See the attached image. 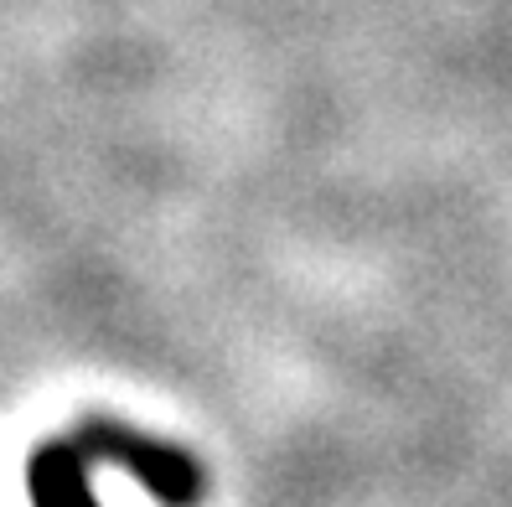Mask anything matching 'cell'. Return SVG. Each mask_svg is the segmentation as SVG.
I'll use <instances>...</instances> for the list:
<instances>
[{"label": "cell", "mask_w": 512, "mask_h": 507, "mask_svg": "<svg viewBox=\"0 0 512 507\" xmlns=\"http://www.w3.org/2000/svg\"><path fill=\"white\" fill-rule=\"evenodd\" d=\"M73 445L88 461H104V466H119L125 476H135L161 507H197L207 492V471L197 466V456L176 451V445L156 435H140L119 420H83Z\"/></svg>", "instance_id": "obj_1"}, {"label": "cell", "mask_w": 512, "mask_h": 507, "mask_svg": "<svg viewBox=\"0 0 512 507\" xmlns=\"http://www.w3.org/2000/svg\"><path fill=\"white\" fill-rule=\"evenodd\" d=\"M26 492L32 507H99L94 482H88V456L73 440H47L26 461Z\"/></svg>", "instance_id": "obj_2"}]
</instances>
